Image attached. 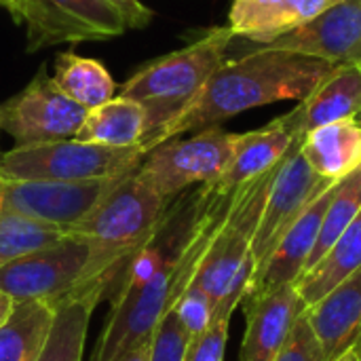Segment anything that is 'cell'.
Here are the masks:
<instances>
[{
    "label": "cell",
    "mask_w": 361,
    "mask_h": 361,
    "mask_svg": "<svg viewBox=\"0 0 361 361\" xmlns=\"http://www.w3.org/2000/svg\"><path fill=\"white\" fill-rule=\"evenodd\" d=\"M228 197L203 184L169 203L152 237L116 277L108 296L110 313L89 361H116L150 343L192 281Z\"/></svg>",
    "instance_id": "1"
},
{
    "label": "cell",
    "mask_w": 361,
    "mask_h": 361,
    "mask_svg": "<svg viewBox=\"0 0 361 361\" xmlns=\"http://www.w3.org/2000/svg\"><path fill=\"white\" fill-rule=\"evenodd\" d=\"M334 66L336 63L319 57L267 44L237 59H224L201 93L154 135L148 144V152L167 140L220 125L245 110L283 99L300 102L332 72Z\"/></svg>",
    "instance_id": "2"
},
{
    "label": "cell",
    "mask_w": 361,
    "mask_h": 361,
    "mask_svg": "<svg viewBox=\"0 0 361 361\" xmlns=\"http://www.w3.org/2000/svg\"><path fill=\"white\" fill-rule=\"evenodd\" d=\"M277 167L231 192L222 216L199 258L190 283L209 296L214 315H233L250 292L256 273L252 243Z\"/></svg>",
    "instance_id": "3"
},
{
    "label": "cell",
    "mask_w": 361,
    "mask_h": 361,
    "mask_svg": "<svg viewBox=\"0 0 361 361\" xmlns=\"http://www.w3.org/2000/svg\"><path fill=\"white\" fill-rule=\"evenodd\" d=\"M169 203L135 167L121 176L91 214L70 231L89 241L93 269L106 286V298L125 264L152 237Z\"/></svg>",
    "instance_id": "4"
},
{
    "label": "cell",
    "mask_w": 361,
    "mask_h": 361,
    "mask_svg": "<svg viewBox=\"0 0 361 361\" xmlns=\"http://www.w3.org/2000/svg\"><path fill=\"white\" fill-rule=\"evenodd\" d=\"M235 34L228 25L212 27L190 44L152 59L123 82L118 95L140 102L146 108V137L142 146L173 121L205 87L209 76L224 63Z\"/></svg>",
    "instance_id": "5"
},
{
    "label": "cell",
    "mask_w": 361,
    "mask_h": 361,
    "mask_svg": "<svg viewBox=\"0 0 361 361\" xmlns=\"http://www.w3.org/2000/svg\"><path fill=\"white\" fill-rule=\"evenodd\" d=\"M144 157V146L114 148L70 137L17 144L0 154V173L21 180L91 182L125 176L135 169Z\"/></svg>",
    "instance_id": "6"
},
{
    "label": "cell",
    "mask_w": 361,
    "mask_h": 361,
    "mask_svg": "<svg viewBox=\"0 0 361 361\" xmlns=\"http://www.w3.org/2000/svg\"><path fill=\"white\" fill-rule=\"evenodd\" d=\"M89 283L102 281L93 269L89 241L74 233L0 269V290L11 294L17 302L42 300L57 305Z\"/></svg>",
    "instance_id": "7"
},
{
    "label": "cell",
    "mask_w": 361,
    "mask_h": 361,
    "mask_svg": "<svg viewBox=\"0 0 361 361\" xmlns=\"http://www.w3.org/2000/svg\"><path fill=\"white\" fill-rule=\"evenodd\" d=\"M241 133L220 125L199 129L195 135L167 140L152 148L137 165L140 176L165 199L173 201L190 186L214 184L226 171Z\"/></svg>",
    "instance_id": "8"
},
{
    "label": "cell",
    "mask_w": 361,
    "mask_h": 361,
    "mask_svg": "<svg viewBox=\"0 0 361 361\" xmlns=\"http://www.w3.org/2000/svg\"><path fill=\"white\" fill-rule=\"evenodd\" d=\"M15 23L25 27L30 53L63 42H97L129 27L106 0H0Z\"/></svg>",
    "instance_id": "9"
},
{
    "label": "cell",
    "mask_w": 361,
    "mask_h": 361,
    "mask_svg": "<svg viewBox=\"0 0 361 361\" xmlns=\"http://www.w3.org/2000/svg\"><path fill=\"white\" fill-rule=\"evenodd\" d=\"M87 110L72 102L53 80L47 66L0 106V129L17 144L76 137Z\"/></svg>",
    "instance_id": "10"
},
{
    "label": "cell",
    "mask_w": 361,
    "mask_h": 361,
    "mask_svg": "<svg viewBox=\"0 0 361 361\" xmlns=\"http://www.w3.org/2000/svg\"><path fill=\"white\" fill-rule=\"evenodd\" d=\"M300 142L296 140L288 154L281 159L267 199L264 207L256 226L252 254L256 262V271L264 264V260L271 256V252L277 247L279 239L286 235V231L298 220V216L334 182L322 178L313 171V167L307 163Z\"/></svg>",
    "instance_id": "11"
},
{
    "label": "cell",
    "mask_w": 361,
    "mask_h": 361,
    "mask_svg": "<svg viewBox=\"0 0 361 361\" xmlns=\"http://www.w3.org/2000/svg\"><path fill=\"white\" fill-rule=\"evenodd\" d=\"M243 300L247 305L239 360L273 361L288 343L298 317L307 311L296 281L247 294Z\"/></svg>",
    "instance_id": "12"
},
{
    "label": "cell",
    "mask_w": 361,
    "mask_h": 361,
    "mask_svg": "<svg viewBox=\"0 0 361 361\" xmlns=\"http://www.w3.org/2000/svg\"><path fill=\"white\" fill-rule=\"evenodd\" d=\"M267 47L305 53L330 63H360L361 0H338L315 19Z\"/></svg>",
    "instance_id": "13"
},
{
    "label": "cell",
    "mask_w": 361,
    "mask_h": 361,
    "mask_svg": "<svg viewBox=\"0 0 361 361\" xmlns=\"http://www.w3.org/2000/svg\"><path fill=\"white\" fill-rule=\"evenodd\" d=\"M336 184L338 182H334L330 188H326L298 216V220L286 231V235L279 239V243L271 252V256L254 273V279H252L247 294L267 292V290H273L277 286L292 283L302 275V271L309 262V256L317 243V237H319V231L324 224V216H326V209L330 205V199L334 195Z\"/></svg>",
    "instance_id": "14"
},
{
    "label": "cell",
    "mask_w": 361,
    "mask_h": 361,
    "mask_svg": "<svg viewBox=\"0 0 361 361\" xmlns=\"http://www.w3.org/2000/svg\"><path fill=\"white\" fill-rule=\"evenodd\" d=\"M361 110L360 63H336L332 72L305 97L286 112L298 140L317 127L355 118Z\"/></svg>",
    "instance_id": "15"
},
{
    "label": "cell",
    "mask_w": 361,
    "mask_h": 361,
    "mask_svg": "<svg viewBox=\"0 0 361 361\" xmlns=\"http://www.w3.org/2000/svg\"><path fill=\"white\" fill-rule=\"evenodd\" d=\"M305 313L328 361L361 345V267Z\"/></svg>",
    "instance_id": "16"
},
{
    "label": "cell",
    "mask_w": 361,
    "mask_h": 361,
    "mask_svg": "<svg viewBox=\"0 0 361 361\" xmlns=\"http://www.w3.org/2000/svg\"><path fill=\"white\" fill-rule=\"evenodd\" d=\"M336 2L338 0H233L228 27L235 36L271 44Z\"/></svg>",
    "instance_id": "17"
},
{
    "label": "cell",
    "mask_w": 361,
    "mask_h": 361,
    "mask_svg": "<svg viewBox=\"0 0 361 361\" xmlns=\"http://www.w3.org/2000/svg\"><path fill=\"white\" fill-rule=\"evenodd\" d=\"M296 140L298 137H296L292 125L288 123L286 114L271 121L262 129L241 133L237 150H235L226 171L222 173V178L218 182L205 184V186H209L218 195H231L239 186L275 169Z\"/></svg>",
    "instance_id": "18"
},
{
    "label": "cell",
    "mask_w": 361,
    "mask_h": 361,
    "mask_svg": "<svg viewBox=\"0 0 361 361\" xmlns=\"http://www.w3.org/2000/svg\"><path fill=\"white\" fill-rule=\"evenodd\" d=\"M106 298L104 283H89L59 300L47 341L36 361H82L89 322L95 307Z\"/></svg>",
    "instance_id": "19"
},
{
    "label": "cell",
    "mask_w": 361,
    "mask_h": 361,
    "mask_svg": "<svg viewBox=\"0 0 361 361\" xmlns=\"http://www.w3.org/2000/svg\"><path fill=\"white\" fill-rule=\"evenodd\" d=\"M300 150L315 173L341 182L361 165V125L345 118L317 127L302 137Z\"/></svg>",
    "instance_id": "20"
},
{
    "label": "cell",
    "mask_w": 361,
    "mask_h": 361,
    "mask_svg": "<svg viewBox=\"0 0 361 361\" xmlns=\"http://www.w3.org/2000/svg\"><path fill=\"white\" fill-rule=\"evenodd\" d=\"M146 127V108L135 99L114 95L112 99L87 110L76 140L114 148H131L142 146Z\"/></svg>",
    "instance_id": "21"
},
{
    "label": "cell",
    "mask_w": 361,
    "mask_h": 361,
    "mask_svg": "<svg viewBox=\"0 0 361 361\" xmlns=\"http://www.w3.org/2000/svg\"><path fill=\"white\" fill-rule=\"evenodd\" d=\"M361 267V209L336 239L332 250L296 279V288L307 307L322 300L334 286Z\"/></svg>",
    "instance_id": "22"
},
{
    "label": "cell",
    "mask_w": 361,
    "mask_h": 361,
    "mask_svg": "<svg viewBox=\"0 0 361 361\" xmlns=\"http://www.w3.org/2000/svg\"><path fill=\"white\" fill-rule=\"evenodd\" d=\"M55 307L42 300L17 302L15 313L0 328V361H36L51 330Z\"/></svg>",
    "instance_id": "23"
},
{
    "label": "cell",
    "mask_w": 361,
    "mask_h": 361,
    "mask_svg": "<svg viewBox=\"0 0 361 361\" xmlns=\"http://www.w3.org/2000/svg\"><path fill=\"white\" fill-rule=\"evenodd\" d=\"M55 85L78 106L91 110L116 93V82L106 66L91 57H80L72 51L59 53L53 63Z\"/></svg>",
    "instance_id": "24"
},
{
    "label": "cell",
    "mask_w": 361,
    "mask_h": 361,
    "mask_svg": "<svg viewBox=\"0 0 361 361\" xmlns=\"http://www.w3.org/2000/svg\"><path fill=\"white\" fill-rule=\"evenodd\" d=\"M68 231L34 222L15 214H0V269L8 262L51 245L66 237Z\"/></svg>",
    "instance_id": "25"
},
{
    "label": "cell",
    "mask_w": 361,
    "mask_h": 361,
    "mask_svg": "<svg viewBox=\"0 0 361 361\" xmlns=\"http://www.w3.org/2000/svg\"><path fill=\"white\" fill-rule=\"evenodd\" d=\"M190 341L192 338L186 332V328L180 324L178 315L169 311L161 319L157 332L152 334L148 361H184Z\"/></svg>",
    "instance_id": "26"
},
{
    "label": "cell",
    "mask_w": 361,
    "mask_h": 361,
    "mask_svg": "<svg viewBox=\"0 0 361 361\" xmlns=\"http://www.w3.org/2000/svg\"><path fill=\"white\" fill-rule=\"evenodd\" d=\"M171 311L178 315L180 324L186 328L190 338L203 334L214 319V305L209 296L195 283H188V288L180 294V298L171 307Z\"/></svg>",
    "instance_id": "27"
},
{
    "label": "cell",
    "mask_w": 361,
    "mask_h": 361,
    "mask_svg": "<svg viewBox=\"0 0 361 361\" xmlns=\"http://www.w3.org/2000/svg\"><path fill=\"white\" fill-rule=\"evenodd\" d=\"M231 317L233 315H228V313L214 315L209 328L190 341L184 361H224Z\"/></svg>",
    "instance_id": "28"
},
{
    "label": "cell",
    "mask_w": 361,
    "mask_h": 361,
    "mask_svg": "<svg viewBox=\"0 0 361 361\" xmlns=\"http://www.w3.org/2000/svg\"><path fill=\"white\" fill-rule=\"evenodd\" d=\"M273 361H328L315 330L307 319V313L298 317L288 343Z\"/></svg>",
    "instance_id": "29"
},
{
    "label": "cell",
    "mask_w": 361,
    "mask_h": 361,
    "mask_svg": "<svg viewBox=\"0 0 361 361\" xmlns=\"http://www.w3.org/2000/svg\"><path fill=\"white\" fill-rule=\"evenodd\" d=\"M106 2L123 17L129 30H142L154 17L152 8H148L142 0H106Z\"/></svg>",
    "instance_id": "30"
},
{
    "label": "cell",
    "mask_w": 361,
    "mask_h": 361,
    "mask_svg": "<svg viewBox=\"0 0 361 361\" xmlns=\"http://www.w3.org/2000/svg\"><path fill=\"white\" fill-rule=\"evenodd\" d=\"M15 307H17V300L4 290H0V328L11 319V315L15 313Z\"/></svg>",
    "instance_id": "31"
},
{
    "label": "cell",
    "mask_w": 361,
    "mask_h": 361,
    "mask_svg": "<svg viewBox=\"0 0 361 361\" xmlns=\"http://www.w3.org/2000/svg\"><path fill=\"white\" fill-rule=\"evenodd\" d=\"M148 355H150V343H144V345H140L137 349L125 353L123 357H118L116 361H148Z\"/></svg>",
    "instance_id": "32"
},
{
    "label": "cell",
    "mask_w": 361,
    "mask_h": 361,
    "mask_svg": "<svg viewBox=\"0 0 361 361\" xmlns=\"http://www.w3.org/2000/svg\"><path fill=\"white\" fill-rule=\"evenodd\" d=\"M332 361H361V347L355 345V347L347 349L345 353H341L338 357H334Z\"/></svg>",
    "instance_id": "33"
},
{
    "label": "cell",
    "mask_w": 361,
    "mask_h": 361,
    "mask_svg": "<svg viewBox=\"0 0 361 361\" xmlns=\"http://www.w3.org/2000/svg\"><path fill=\"white\" fill-rule=\"evenodd\" d=\"M355 121H357V123H360V125H361V110H360V112H357V116H355Z\"/></svg>",
    "instance_id": "34"
},
{
    "label": "cell",
    "mask_w": 361,
    "mask_h": 361,
    "mask_svg": "<svg viewBox=\"0 0 361 361\" xmlns=\"http://www.w3.org/2000/svg\"><path fill=\"white\" fill-rule=\"evenodd\" d=\"M360 68H361V61H360Z\"/></svg>",
    "instance_id": "35"
},
{
    "label": "cell",
    "mask_w": 361,
    "mask_h": 361,
    "mask_svg": "<svg viewBox=\"0 0 361 361\" xmlns=\"http://www.w3.org/2000/svg\"><path fill=\"white\" fill-rule=\"evenodd\" d=\"M360 347H361V345H360Z\"/></svg>",
    "instance_id": "36"
}]
</instances>
